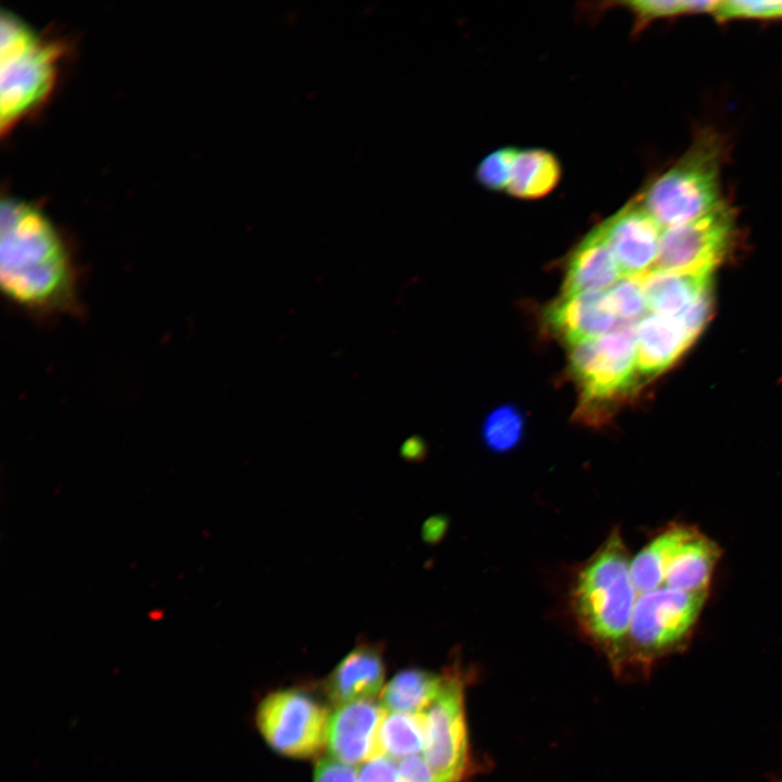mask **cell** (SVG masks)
<instances>
[{"label": "cell", "mask_w": 782, "mask_h": 782, "mask_svg": "<svg viewBox=\"0 0 782 782\" xmlns=\"http://www.w3.org/2000/svg\"><path fill=\"white\" fill-rule=\"evenodd\" d=\"M0 286L27 313L52 316L78 307V272L66 243L42 211L13 198L1 203Z\"/></svg>", "instance_id": "obj_1"}, {"label": "cell", "mask_w": 782, "mask_h": 782, "mask_svg": "<svg viewBox=\"0 0 782 782\" xmlns=\"http://www.w3.org/2000/svg\"><path fill=\"white\" fill-rule=\"evenodd\" d=\"M631 559L618 530H614L580 570L572 592L575 616L601 646L618 657L635 604Z\"/></svg>", "instance_id": "obj_2"}, {"label": "cell", "mask_w": 782, "mask_h": 782, "mask_svg": "<svg viewBox=\"0 0 782 782\" xmlns=\"http://www.w3.org/2000/svg\"><path fill=\"white\" fill-rule=\"evenodd\" d=\"M568 367L580 401L575 417L588 426H600L613 414L639 381L636 324L569 346Z\"/></svg>", "instance_id": "obj_3"}, {"label": "cell", "mask_w": 782, "mask_h": 782, "mask_svg": "<svg viewBox=\"0 0 782 782\" xmlns=\"http://www.w3.org/2000/svg\"><path fill=\"white\" fill-rule=\"evenodd\" d=\"M0 122L8 131L51 93L60 51L16 15L1 14Z\"/></svg>", "instance_id": "obj_4"}, {"label": "cell", "mask_w": 782, "mask_h": 782, "mask_svg": "<svg viewBox=\"0 0 782 782\" xmlns=\"http://www.w3.org/2000/svg\"><path fill=\"white\" fill-rule=\"evenodd\" d=\"M720 164L719 140L703 137L673 166L654 179L636 200L664 229L694 220L723 203Z\"/></svg>", "instance_id": "obj_5"}, {"label": "cell", "mask_w": 782, "mask_h": 782, "mask_svg": "<svg viewBox=\"0 0 782 782\" xmlns=\"http://www.w3.org/2000/svg\"><path fill=\"white\" fill-rule=\"evenodd\" d=\"M707 593H686L660 586L641 593L618 657L631 652L652 657L681 642L694 627Z\"/></svg>", "instance_id": "obj_6"}, {"label": "cell", "mask_w": 782, "mask_h": 782, "mask_svg": "<svg viewBox=\"0 0 782 782\" xmlns=\"http://www.w3.org/2000/svg\"><path fill=\"white\" fill-rule=\"evenodd\" d=\"M256 722L266 742L287 756L315 755L327 741V710L293 690L266 696L257 708Z\"/></svg>", "instance_id": "obj_7"}, {"label": "cell", "mask_w": 782, "mask_h": 782, "mask_svg": "<svg viewBox=\"0 0 782 782\" xmlns=\"http://www.w3.org/2000/svg\"><path fill=\"white\" fill-rule=\"evenodd\" d=\"M734 218L724 203L694 220L664 229L653 270L712 273L729 250Z\"/></svg>", "instance_id": "obj_8"}, {"label": "cell", "mask_w": 782, "mask_h": 782, "mask_svg": "<svg viewBox=\"0 0 782 782\" xmlns=\"http://www.w3.org/2000/svg\"><path fill=\"white\" fill-rule=\"evenodd\" d=\"M424 759L443 782H457L467 757V735L459 683L445 678L426 708Z\"/></svg>", "instance_id": "obj_9"}, {"label": "cell", "mask_w": 782, "mask_h": 782, "mask_svg": "<svg viewBox=\"0 0 782 782\" xmlns=\"http://www.w3.org/2000/svg\"><path fill=\"white\" fill-rule=\"evenodd\" d=\"M626 277H642L654 268L664 228L635 199L600 224Z\"/></svg>", "instance_id": "obj_10"}, {"label": "cell", "mask_w": 782, "mask_h": 782, "mask_svg": "<svg viewBox=\"0 0 782 782\" xmlns=\"http://www.w3.org/2000/svg\"><path fill=\"white\" fill-rule=\"evenodd\" d=\"M387 716L382 705L363 699L343 704L329 718L328 748L332 758L357 765L384 755L380 731Z\"/></svg>", "instance_id": "obj_11"}, {"label": "cell", "mask_w": 782, "mask_h": 782, "mask_svg": "<svg viewBox=\"0 0 782 782\" xmlns=\"http://www.w3.org/2000/svg\"><path fill=\"white\" fill-rule=\"evenodd\" d=\"M544 324L553 336L568 346L626 325L617 317L605 291L560 295L546 307Z\"/></svg>", "instance_id": "obj_12"}, {"label": "cell", "mask_w": 782, "mask_h": 782, "mask_svg": "<svg viewBox=\"0 0 782 782\" xmlns=\"http://www.w3.org/2000/svg\"><path fill=\"white\" fill-rule=\"evenodd\" d=\"M620 270L600 225L595 226L570 253L562 288L563 297L605 291L616 283Z\"/></svg>", "instance_id": "obj_13"}, {"label": "cell", "mask_w": 782, "mask_h": 782, "mask_svg": "<svg viewBox=\"0 0 782 782\" xmlns=\"http://www.w3.org/2000/svg\"><path fill=\"white\" fill-rule=\"evenodd\" d=\"M682 324L651 313L636 324L638 375L652 378L671 366L691 345Z\"/></svg>", "instance_id": "obj_14"}, {"label": "cell", "mask_w": 782, "mask_h": 782, "mask_svg": "<svg viewBox=\"0 0 782 782\" xmlns=\"http://www.w3.org/2000/svg\"><path fill=\"white\" fill-rule=\"evenodd\" d=\"M384 667L380 652L370 644L352 649L333 669L327 681L330 698L338 704L367 699L377 694L383 682Z\"/></svg>", "instance_id": "obj_15"}, {"label": "cell", "mask_w": 782, "mask_h": 782, "mask_svg": "<svg viewBox=\"0 0 782 782\" xmlns=\"http://www.w3.org/2000/svg\"><path fill=\"white\" fill-rule=\"evenodd\" d=\"M648 310L681 318L705 294L711 292V274L651 270L641 277Z\"/></svg>", "instance_id": "obj_16"}, {"label": "cell", "mask_w": 782, "mask_h": 782, "mask_svg": "<svg viewBox=\"0 0 782 782\" xmlns=\"http://www.w3.org/2000/svg\"><path fill=\"white\" fill-rule=\"evenodd\" d=\"M720 556L719 546L698 531L670 563L663 586L686 593H707Z\"/></svg>", "instance_id": "obj_17"}, {"label": "cell", "mask_w": 782, "mask_h": 782, "mask_svg": "<svg viewBox=\"0 0 782 782\" xmlns=\"http://www.w3.org/2000/svg\"><path fill=\"white\" fill-rule=\"evenodd\" d=\"M557 156L542 148L518 149L506 193L518 200H539L553 192L562 179Z\"/></svg>", "instance_id": "obj_18"}, {"label": "cell", "mask_w": 782, "mask_h": 782, "mask_svg": "<svg viewBox=\"0 0 782 782\" xmlns=\"http://www.w3.org/2000/svg\"><path fill=\"white\" fill-rule=\"evenodd\" d=\"M697 532L689 526H676L644 546L631 562V579L636 593L663 586L670 563Z\"/></svg>", "instance_id": "obj_19"}, {"label": "cell", "mask_w": 782, "mask_h": 782, "mask_svg": "<svg viewBox=\"0 0 782 782\" xmlns=\"http://www.w3.org/2000/svg\"><path fill=\"white\" fill-rule=\"evenodd\" d=\"M444 680L425 670H403L382 690L381 705L392 712H422L438 696Z\"/></svg>", "instance_id": "obj_20"}, {"label": "cell", "mask_w": 782, "mask_h": 782, "mask_svg": "<svg viewBox=\"0 0 782 782\" xmlns=\"http://www.w3.org/2000/svg\"><path fill=\"white\" fill-rule=\"evenodd\" d=\"M384 754L392 758L416 756L426 742L425 714H387L380 731Z\"/></svg>", "instance_id": "obj_21"}, {"label": "cell", "mask_w": 782, "mask_h": 782, "mask_svg": "<svg viewBox=\"0 0 782 782\" xmlns=\"http://www.w3.org/2000/svg\"><path fill=\"white\" fill-rule=\"evenodd\" d=\"M525 425L521 409L513 403H505L487 415L481 436L489 450L508 452L521 441Z\"/></svg>", "instance_id": "obj_22"}, {"label": "cell", "mask_w": 782, "mask_h": 782, "mask_svg": "<svg viewBox=\"0 0 782 782\" xmlns=\"http://www.w3.org/2000/svg\"><path fill=\"white\" fill-rule=\"evenodd\" d=\"M607 295L622 324H638L648 310L641 277L617 280Z\"/></svg>", "instance_id": "obj_23"}, {"label": "cell", "mask_w": 782, "mask_h": 782, "mask_svg": "<svg viewBox=\"0 0 782 782\" xmlns=\"http://www.w3.org/2000/svg\"><path fill=\"white\" fill-rule=\"evenodd\" d=\"M518 149L499 148L485 155L477 166V181L488 191L506 192Z\"/></svg>", "instance_id": "obj_24"}, {"label": "cell", "mask_w": 782, "mask_h": 782, "mask_svg": "<svg viewBox=\"0 0 782 782\" xmlns=\"http://www.w3.org/2000/svg\"><path fill=\"white\" fill-rule=\"evenodd\" d=\"M620 4L634 16L635 30L654 20L686 13L685 0H635Z\"/></svg>", "instance_id": "obj_25"}, {"label": "cell", "mask_w": 782, "mask_h": 782, "mask_svg": "<svg viewBox=\"0 0 782 782\" xmlns=\"http://www.w3.org/2000/svg\"><path fill=\"white\" fill-rule=\"evenodd\" d=\"M720 18L756 17L774 18L782 17V0H729L721 1L716 13Z\"/></svg>", "instance_id": "obj_26"}, {"label": "cell", "mask_w": 782, "mask_h": 782, "mask_svg": "<svg viewBox=\"0 0 782 782\" xmlns=\"http://www.w3.org/2000/svg\"><path fill=\"white\" fill-rule=\"evenodd\" d=\"M357 775L358 782H399V770L394 761L384 756L364 764Z\"/></svg>", "instance_id": "obj_27"}, {"label": "cell", "mask_w": 782, "mask_h": 782, "mask_svg": "<svg viewBox=\"0 0 782 782\" xmlns=\"http://www.w3.org/2000/svg\"><path fill=\"white\" fill-rule=\"evenodd\" d=\"M314 782H358L357 773L349 765L335 758H323L315 768Z\"/></svg>", "instance_id": "obj_28"}, {"label": "cell", "mask_w": 782, "mask_h": 782, "mask_svg": "<svg viewBox=\"0 0 782 782\" xmlns=\"http://www.w3.org/2000/svg\"><path fill=\"white\" fill-rule=\"evenodd\" d=\"M399 782H443L420 756L404 758L399 766Z\"/></svg>", "instance_id": "obj_29"}, {"label": "cell", "mask_w": 782, "mask_h": 782, "mask_svg": "<svg viewBox=\"0 0 782 782\" xmlns=\"http://www.w3.org/2000/svg\"><path fill=\"white\" fill-rule=\"evenodd\" d=\"M721 1H708V0H685L686 13H703L714 12L717 13Z\"/></svg>", "instance_id": "obj_30"}]
</instances>
